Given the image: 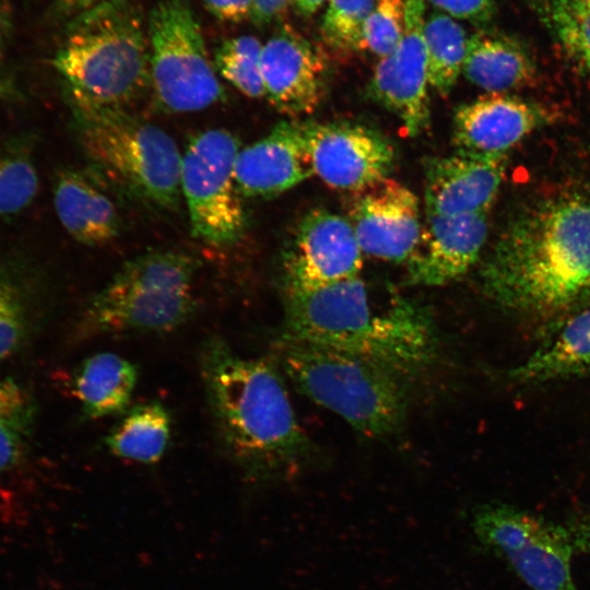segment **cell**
Here are the masks:
<instances>
[{"label":"cell","mask_w":590,"mask_h":590,"mask_svg":"<svg viewBox=\"0 0 590 590\" xmlns=\"http://www.w3.org/2000/svg\"><path fill=\"white\" fill-rule=\"evenodd\" d=\"M498 307L539 320L590 307V197L552 198L519 215L481 269Z\"/></svg>","instance_id":"6da1fadb"},{"label":"cell","mask_w":590,"mask_h":590,"mask_svg":"<svg viewBox=\"0 0 590 590\" xmlns=\"http://www.w3.org/2000/svg\"><path fill=\"white\" fill-rule=\"evenodd\" d=\"M199 368L216 435L244 479L263 485L292 476L310 446L278 368L220 337L201 345Z\"/></svg>","instance_id":"7a4b0ae2"},{"label":"cell","mask_w":590,"mask_h":590,"mask_svg":"<svg viewBox=\"0 0 590 590\" xmlns=\"http://www.w3.org/2000/svg\"><path fill=\"white\" fill-rule=\"evenodd\" d=\"M283 303L285 337L368 358L403 377L436 356L429 312L398 294L376 305L358 276L310 291H283Z\"/></svg>","instance_id":"3957f363"},{"label":"cell","mask_w":590,"mask_h":590,"mask_svg":"<svg viewBox=\"0 0 590 590\" xmlns=\"http://www.w3.org/2000/svg\"><path fill=\"white\" fill-rule=\"evenodd\" d=\"M276 356L294 386L370 438L398 432L406 413L403 376L368 358L283 335Z\"/></svg>","instance_id":"277c9868"},{"label":"cell","mask_w":590,"mask_h":590,"mask_svg":"<svg viewBox=\"0 0 590 590\" xmlns=\"http://www.w3.org/2000/svg\"><path fill=\"white\" fill-rule=\"evenodd\" d=\"M52 66L69 97L125 107L150 85L148 33L133 5L109 0L74 20Z\"/></svg>","instance_id":"5b68a950"},{"label":"cell","mask_w":590,"mask_h":590,"mask_svg":"<svg viewBox=\"0 0 590 590\" xmlns=\"http://www.w3.org/2000/svg\"><path fill=\"white\" fill-rule=\"evenodd\" d=\"M197 260L174 249L128 260L84 306L76 335L163 334L194 314Z\"/></svg>","instance_id":"8992f818"},{"label":"cell","mask_w":590,"mask_h":590,"mask_svg":"<svg viewBox=\"0 0 590 590\" xmlns=\"http://www.w3.org/2000/svg\"><path fill=\"white\" fill-rule=\"evenodd\" d=\"M80 142L99 172L135 197L172 209L181 196V153L163 129L113 107L70 97Z\"/></svg>","instance_id":"52a82bcc"},{"label":"cell","mask_w":590,"mask_h":590,"mask_svg":"<svg viewBox=\"0 0 590 590\" xmlns=\"http://www.w3.org/2000/svg\"><path fill=\"white\" fill-rule=\"evenodd\" d=\"M150 85L157 106L190 113L225 101L201 27L186 0H163L150 13Z\"/></svg>","instance_id":"ba28073f"},{"label":"cell","mask_w":590,"mask_h":590,"mask_svg":"<svg viewBox=\"0 0 590 590\" xmlns=\"http://www.w3.org/2000/svg\"><path fill=\"white\" fill-rule=\"evenodd\" d=\"M239 141L224 129L190 138L181 153L180 189L192 235L206 245L226 247L245 234L247 214L235 178Z\"/></svg>","instance_id":"9c48e42d"},{"label":"cell","mask_w":590,"mask_h":590,"mask_svg":"<svg viewBox=\"0 0 590 590\" xmlns=\"http://www.w3.org/2000/svg\"><path fill=\"white\" fill-rule=\"evenodd\" d=\"M471 528L476 540L531 590H580L571 571L576 551L565 526L508 504L489 503L473 511Z\"/></svg>","instance_id":"30bf717a"},{"label":"cell","mask_w":590,"mask_h":590,"mask_svg":"<svg viewBox=\"0 0 590 590\" xmlns=\"http://www.w3.org/2000/svg\"><path fill=\"white\" fill-rule=\"evenodd\" d=\"M300 126L314 176L329 187L355 193L389 177L396 151L378 131L347 121Z\"/></svg>","instance_id":"8fae6325"},{"label":"cell","mask_w":590,"mask_h":590,"mask_svg":"<svg viewBox=\"0 0 590 590\" xmlns=\"http://www.w3.org/2000/svg\"><path fill=\"white\" fill-rule=\"evenodd\" d=\"M363 251L350 221L315 209L299 222L283 259V291H310L358 276Z\"/></svg>","instance_id":"7c38bea8"},{"label":"cell","mask_w":590,"mask_h":590,"mask_svg":"<svg viewBox=\"0 0 590 590\" xmlns=\"http://www.w3.org/2000/svg\"><path fill=\"white\" fill-rule=\"evenodd\" d=\"M424 22V0H405L403 35L379 60L368 85L370 96L401 120L410 137L420 134L430 117Z\"/></svg>","instance_id":"4fadbf2b"},{"label":"cell","mask_w":590,"mask_h":590,"mask_svg":"<svg viewBox=\"0 0 590 590\" xmlns=\"http://www.w3.org/2000/svg\"><path fill=\"white\" fill-rule=\"evenodd\" d=\"M347 220L363 253L386 261H408L423 231L418 198L389 177L355 192Z\"/></svg>","instance_id":"5bb4252c"},{"label":"cell","mask_w":590,"mask_h":590,"mask_svg":"<svg viewBox=\"0 0 590 590\" xmlns=\"http://www.w3.org/2000/svg\"><path fill=\"white\" fill-rule=\"evenodd\" d=\"M264 96L280 113L298 117L319 106L324 88V62L318 49L288 24L262 46Z\"/></svg>","instance_id":"9a60e30c"},{"label":"cell","mask_w":590,"mask_h":590,"mask_svg":"<svg viewBox=\"0 0 590 590\" xmlns=\"http://www.w3.org/2000/svg\"><path fill=\"white\" fill-rule=\"evenodd\" d=\"M487 231V212L426 215L418 245L406 261L408 283L440 286L464 275L479 259Z\"/></svg>","instance_id":"2e32d148"},{"label":"cell","mask_w":590,"mask_h":590,"mask_svg":"<svg viewBox=\"0 0 590 590\" xmlns=\"http://www.w3.org/2000/svg\"><path fill=\"white\" fill-rule=\"evenodd\" d=\"M426 215L451 216L487 212L506 169V156L456 151L425 161Z\"/></svg>","instance_id":"e0dca14e"},{"label":"cell","mask_w":590,"mask_h":590,"mask_svg":"<svg viewBox=\"0 0 590 590\" xmlns=\"http://www.w3.org/2000/svg\"><path fill=\"white\" fill-rule=\"evenodd\" d=\"M314 176L300 121L285 120L240 149L235 178L243 197H274Z\"/></svg>","instance_id":"ac0fdd59"},{"label":"cell","mask_w":590,"mask_h":590,"mask_svg":"<svg viewBox=\"0 0 590 590\" xmlns=\"http://www.w3.org/2000/svg\"><path fill=\"white\" fill-rule=\"evenodd\" d=\"M545 115L531 103L507 93H487L457 108L452 120L456 151L502 155L538 126Z\"/></svg>","instance_id":"d6986e66"},{"label":"cell","mask_w":590,"mask_h":590,"mask_svg":"<svg viewBox=\"0 0 590 590\" xmlns=\"http://www.w3.org/2000/svg\"><path fill=\"white\" fill-rule=\"evenodd\" d=\"M59 222L76 241L103 246L118 236L120 217L113 200L82 172H61L54 187Z\"/></svg>","instance_id":"ffe728a7"},{"label":"cell","mask_w":590,"mask_h":590,"mask_svg":"<svg viewBox=\"0 0 590 590\" xmlns=\"http://www.w3.org/2000/svg\"><path fill=\"white\" fill-rule=\"evenodd\" d=\"M462 73L487 93H507L527 86L534 78L535 68L517 40L482 30L469 36Z\"/></svg>","instance_id":"44dd1931"},{"label":"cell","mask_w":590,"mask_h":590,"mask_svg":"<svg viewBox=\"0 0 590 590\" xmlns=\"http://www.w3.org/2000/svg\"><path fill=\"white\" fill-rule=\"evenodd\" d=\"M590 374V307L562 321L555 335L508 371L518 384H541Z\"/></svg>","instance_id":"7402d4cb"},{"label":"cell","mask_w":590,"mask_h":590,"mask_svg":"<svg viewBox=\"0 0 590 590\" xmlns=\"http://www.w3.org/2000/svg\"><path fill=\"white\" fill-rule=\"evenodd\" d=\"M137 366L111 352L86 357L74 370L72 391L90 420L121 415L130 405L138 382Z\"/></svg>","instance_id":"603a6c76"},{"label":"cell","mask_w":590,"mask_h":590,"mask_svg":"<svg viewBox=\"0 0 590 590\" xmlns=\"http://www.w3.org/2000/svg\"><path fill=\"white\" fill-rule=\"evenodd\" d=\"M170 432L172 420L166 408L157 401H150L122 413L104 442L118 458L152 465L166 452Z\"/></svg>","instance_id":"cb8c5ba5"},{"label":"cell","mask_w":590,"mask_h":590,"mask_svg":"<svg viewBox=\"0 0 590 590\" xmlns=\"http://www.w3.org/2000/svg\"><path fill=\"white\" fill-rule=\"evenodd\" d=\"M423 38L429 86L446 97L462 73L469 36L456 19L436 10L425 19Z\"/></svg>","instance_id":"d4e9b609"},{"label":"cell","mask_w":590,"mask_h":590,"mask_svg":"<svg viewBox=\"0 0 590 590\" xmlns=\"http://www.w3.org/2000/svg\"><path fill=\"white\" fill-rule=\"evenodd\" d=\"M38 187L31 141L12 138L0 142V216L12 217L25 211Z\"/></svg>","instance_id":"484cf974"},{"label":"cell","mask_w":590,"mask_h":590,"mask_svg":"<svg viewBox=\"0 0 590 590\" xmlns=\"http://www.w3.org/2000/svg\"><path fill=\"white\" fill-rule=\"evenodd\" d=\"M546 31L590 74V0H530Z\"/></svg>","instance_id":"4316f807"},{"label":"cell","mask_w":590,"mask_h":590,"mask_svg":"<svg viewBox=\"0 0 590 590\" xmlns=\"http://www.w3.org/2000/svg\"><path fill=\"white\" fill-rule=\"evenodd\" d=\"M28 392L11 378H0V475L22 459L34 424Z\"/></svg>","instance_id":"83f0119b"},{"label":"cell","mask_w":590,"mask_h":590,"mask_svg":"<svg viewBox=\"0 0 590 590\" xmlns=\"http://www.w3.org/2000/svg\"><path fill=\"white\" fill-rule=\"evenodd\" d=\"M262 44L251 35L224 40L216 49V72L244 95L251 98L264 96L261 72Z\"/></svg>","instance_id":"f1b7e54d"},{"label":"cell","mask_w":590,"mask_h":590,"mask_svg":"<svg viewBox=\"0 0 590 590\" xmlns=\"http://www.w3.org/2000/svg\"><path fill=\"white\" fill-rule=\"evenodd\" d=\"M374 0H328L320 35L333 52L345 55L362 50V35Z\"/></svg>","instance_id":"f546056e"},{"label":"cell","mask_w":590,"mask_h":590,"mask_svg":"<svg viewBox=\"0 0 590 590\" xmlns=\"http://www.w3.org/2000/svg\"><path fill=\"white\" fill-rule=\"evenodd\" d=\"M405 26V0H374L364 25L362 50L380 59L399 44Z\"/></svg>","instance_id":"4dcf8cb0"},{"label":"cell","mask_w":590,"mask_h":590,"mask_svg":"<svg viewBox=\"0 0 590 590\" xmlns=\"http://www.w3.org/2000/svg\"><path fill=\"white\" fill-rule=\"evenodd\" d=\"M26 332V311L16 290L0 279V361L21 345Z\"/></svg>","instance_id":"1f68e13d"},{"label":"cell","mask_w":590,"mask_h":590,"mask_svg":"<svg viewBox=\"0 0 590 590\" xmlns=\"http://www.w3.org/2000/svg\"><path fill=\"white\" fill-rule=\"evenodd\" d=\"M437 10L456 20L474 24L487 22L494 14L497 0H426Z\"/></svg>","instance_id":"d6a6232c"},{"label":"cell","mask_w":590,"mask_h":590,"mask_svg":"<svg viewBox=\"0 0 590 590\" xmlns=\"http://www.w3.org/2000/svg\"><path fill=\"white\" fill-rule=\"evenodd\" d=\"M576 552L590 557V506L573 511L565 521Z\"/></svg>","instance_id":"836d02e7"},{"label":"cell","mask_w":590,"mask_h":590,"mask_svg":"<svg viewBox=\"0 0 590 590\" xmlns=\"http://www.w3.org/2000/svg\"><path fill=\"white\" fill-rule=\"evenodd\" d=\"M205 9L221 21L239 23L251 17L252 0H202Z\"/></svg>","instance_id":"e575fe53"},{"label":"cell","mask_w":590,"mask_h":590,"mask_svg":"<svg viewBox=\"0 0 590 590\" xmlns=\"http://www.w3.org/2000/svg\"><path fill=\"white\" fill-rule=\"evenodd\" d=\"M292 0H252L250 20L257 25H264L273 21Z\"/></svg>","instance_id":"d590c367"},{"label":"cell","mask_w":590,"mask_h":590,"mask_svg":"<svg viewBox=\"0 0 590 590\" xmlns=\"http://www.w3.org/2000/svg\"><path fill=\"white\" fill-rule=\"evenodd\" d=\"M109 0H59L60 7L69 12H83Z\"/></svg>","instance_id":"8d00e7d4"},{"label":"cell","mask_w":590,"mask_h":590,"mask_svg":"<svg viewBox=\"0 0 590 590\" xmlns=\"http://www.w3.org/2000/svg\"><path fill=\"white\" fill-rule=\"evenodd\" d=\"M4 21L0 11V96L9 93V83L4 76L3 59H4Z\"/></svg>","instance_id":"74e56055"},{"label":"cell","mask_w":590,"mask_h":590,"mask_svg":"<svg viewBox=\"0 0 590 590\" xmlns=\"http://www.w3.org/2000/svg\"><path fill=\"white\" fill-rule=\"evenodd\" d=\"M327 0H292L296 10L304 16L314 14Z\"/></svg>","instance_id":"f35d334b"}]
</instances>
